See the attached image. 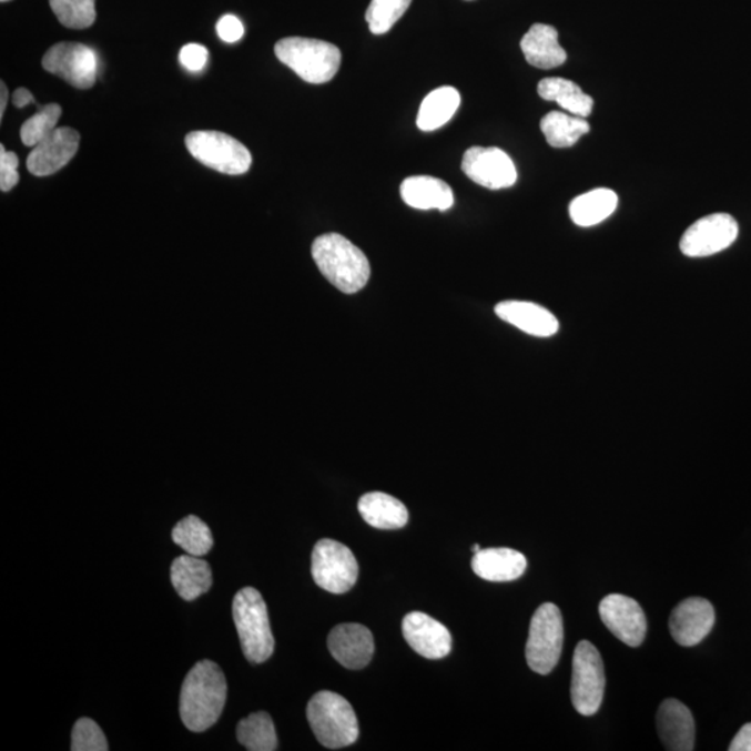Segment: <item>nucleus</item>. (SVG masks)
Here are the masks:
<instances>
[{"label": "nucleus", "mask_w": 751, "mask_h": 751, "mask_svg": "<svg viewBox=\"0 0 751 751\" xmlns=\"http://www.w3.org/2000/svg\"><path fill=\"white\" fill-rule=\"evenodd\" d=\"M312 578L323 590L333 595L347 593L358 579V561L343 542L323 539L312 551Z\"/></svg>", "instance_id": "obj_9"}, {"label": "nucleus", "mask_w": 751, "mask_h": 751, "mask_svg": "<svg viewBox=\"0 0 751 751\" xmlns=\"http://www.w3.org/2000/svg\"><path fill=\"white\" fill-rule=\"evenodd\" d=\"M62 113V106L58 105V103H49V105L40 108V111L34 116L21 125L20 139L23 141V144L32 148L40 144L52 131L57 130Z\"/></svg>", "instance_id": "obj_33"}, {"label": "nucleus", "mask_w": 751, "mask_h": 751, "mask_svg": "<svg viewBox=\"0 0 751 751\" xmlns=\"http://www.w3.org/2000/svg\"><path fill=\"white\" fill-rule=\"evenodd\" d=\"M233 619L245 659L251 664H262L271 659L274 651V638L266 602L260 591L254 588H244L235 595Z\"/></svg>", "instance_id": "obj_3"}, {"label": "nucleus", "mask_w": 751, "mask_h": 751, "mask_svg": "<svg viewBox=\"0 0 751 751\" xmlns=\"http://www.w3.org/2000/svg\"><path fill=\"white\" fill-rule=\"evenodd\" d=\"M8 100H9L8 87L2 81L0 82V120L3 119L4 112H7Z\"/></svg>", "instance_id": "obj_40"}, {"label": "nucleus", "mask_w": 751, "mask_h": 751, "mask_svg": "<svg viewBox=\"0 0 751 751\" xmlns=\"http://www.w3.org/2000/svg\"><path fill=\"white\" fill-rule=\"evenodd\" d=\"M403 635L407 643L425 659H444L453 649L449 630L425 612L414 611L405 616Z\"/></svg>", "instance_id": "obj_15"}, {"label": "nucleus", "mask_w": 751, "mask_h": 751, "mask_svg": "<svg viewBox=\"0 0 751 751\" xmlns=\"http://www.w3.org/2000/svg\"><path fill=\"white\" fill-rule=\"evenodd\" d=\"M402 199L410 207L420 211L446 212L454 205V193L446 181L430 175H414L403 181Z\"/></svg>", "instance_id": "obj_21"}, {"label": "nucleus", "mask_w": 751, "mask_h": 751, "mask_svg": "<svg viewBox=\"0 0 751 751\" xmlns=\"http://www.w3.org/2000/svg\"><path fill=\"white\" fill-rule=\"evenodd\" d=\"M657 729L667 750L692 751L694 749L693 716L681 701L676 699L662 701L657 712Z\"/></svg>", "instance_id": "obj_18"}, {"label": "nucleus", "mask_w": 751, "mask_h": 751, "mask_svg": "<svg viewBox=\"0 0 751 751\" xmlns=\"http://www.w3.org/2000/svg\"><path fill=\"white\" fill-rule=\"evenodd\" d=\"M714 622L716 612L711 602L700 597H692L673 608L670 630L678 645L692 647L707 638Z\"/></svg>", "instance_id": "obj_17"}, {"label": "nucleus", "mask_w": 751, "mask_h": 751, "mask_svg": "<svg viewBox=\"0 0 751 751\" xmlns=\"http://www.w3.org/2000/svg\"><path fill=\"white\" fill-rule=\"evenodd\" d=\"M564 646V619L552 602L537 608L530 621L526 661L531 671L548 676L557 667Z\"/></svg>", "instance_id": "obj_6"}, {"label": "nucleus", "mask_w": 751, "mask_h": 751, "mask_svg": "<svg viewBox=\"0 0 751 751\" xmlns=\"http://www.w3.org/2000/svg\"><path fill=\"white\" fill-rule=\"evenodd\" d=\"M312 257L323 276L344 294L358 293L369 282V261L343 235L331 233L317 237L312 244Z\"/></svg>", "instance_id": "obj_2"}, {"label": "nucleus", "mask_w": 751, "mask_h": 751, "mask_svg": "<svg viewBox=\"0 0 751 751\" xmlns=\"http://www.w3.org/2000/svg\"><path fill=\"white\" fill-rule=\"evenodd\" d=\"M42 68L77 90H90L97 82L98 57L84 43L60 42L45 53Z\"/></svg>", "instance_id": "obj_10"}, {"label": "nucleus", "mask_w": 751, "mask_h": 751, "mask_svg": "<svg viewBox=\"0 0 751 751\" xmlns=\"http://www.w3.org/2000/svg\"><path fill=\"white\" fill-rule=\"evenodd\" d=\"M185 145L196 161L219 173L240 175L252 166L248 148L221 131H193L185 136Z\"/></svg>", "instance_id": "obj_7"}, {"label": "nucleus", "mask_w": 751, "mask_h": 751, "mask_svg": "<svg viewBox=\"0 0 751 751\" xmlns=\"http://www.w3.org/2000/svg\"><path fill=\"white\" fill-rule=\"evenodd\" d=\"M207 58H210V52H207L205 47L200 45V43H189L180 52L181 64L186 70L194 71V73L205 69Z\"/></svg>", "instance_id": "obj_36"}, {"label": "nucleus", "mask_w": 751, "mask_h": 751, "mask_svg": "<svg viewBox=\"0 0 751 751\" xmlns=\"http://www.w3.org/2000/svg\"><path fill=\"white\" fill-rule=\"evenodd\" d=\"M327 646L334 660L348 670H362L375 654L373 635L361 623L337 625L328 635Z\"/></svg>", "instance_id": "obj_16"}, {"label": "nucleus", "mask_w": 751, "mask_h": 751, "mask_svg": "<svg viewBox=\"0 0 751 751\" xmlns=\"http://www.w3.org/2000/svg\"><path fill=\"white\" fill-rule=\"evenodd\" d=\"M739 234L738 222L727 213L700 219L684 232L681 251L689 257H706L729 248Z\"/></svg>", "instance_id": "obj_11"}, {"label": "nucleus", "mask_w": 751, "mask_h": 751, "mask_svg": "<svg viewBox=\"0 0 751 751\" xmlns=\"http://www.w3.org/2000/svg\"><path fill=\"white\" fill-rule=\"evenodd\" d=\"M540 129L552 148H571L589 133L590 125L583 118L551 112L541 119Z\"/></svg>", "instance_id": "obj_28"}, {"label": "nucleus", "mask_w": 751, "mask_h": 751, "mask_svg": "<svg viewBox=\"0 0 751 751\" xmlns=\"http://www.w3.org/2000/svg\"><path fill=\"white\" fill-rule=\"evenodd\" d=\"M413 0H372L366 10V21L372 34L383 35L407 12Z\"/></svg>", "instance_id": "obj_32"}, {"label": "nucleus", "mask_w": 751, "mask_h": 751, "mask_svg": "<svg viewBox=\"0 0 751 751\" xmlns=\"http://www.w3.org/2000/svg\"><path fill=\"white\" fill-rule=\"evenodd\" d=\"M13 103L16 108H24L30 105V103H35V100L27 88H19L13 93Z\"/></svg>", "instance_id": "obj_39"}, {"label": "nucleus", "mask_w": 751, "mask_h": 751, "mask_svg": "<svg viewBox=\"0 0 751 751\" xmlns=\"http://www.w3.org/2000/svg\"><path fill=\"white\" fill-rule=\"evenodd\" d=\"M480 550H481V548H480L479 545H475V546L473 547V551H474L475 554H476V552H479Z\"/></svg>", "instance_id": "obj_41"}, {"label": "nucleus", "mask_w": 751, "mask_h": 751, "mask_svg": "<svg viewBox=\"0 0 751 751\" xmlns=\"http://www.w3.org/2000/svg\"><path fill=\"white\" fill-rule=\"evenodd\" d=\"M528 561L522 552L512 548H486L475 554L473 569L489 582H511L522 577Z\"/></svg>", "instance_id": "obj_20"}, {"label": "nucleus", "mask_w": 751, "mask_h": 751, "mask_svg": "<svg viewBox=\"0 0 751 751\" xmlns=\"http://www.w3.org/2000/svg\"><path fill=\"white\" fill-rule=\"evenodd\" d=\"M463 170L474 183L489 190L509 189L518 180L512 159L498 148H469L463 159Z\"/></svg>", "instance_id": "obj_12"}, {"label": "nucleus", "mask_w": 751, "mask_h": 751, "mask_svg": "<svg viewBox=\"0 0 751 751\" xmlns=\"http://www.w3.org/2000/svg\"><path fill=\"white\" fill-rule=\"evenodd\" d=\"M237 739L250 751L277 750L276 728L265 711L254 712L237 725Z\"/></svg>", "instance_id": "obj_29"}, {"label": "nucleus", "mask_w": 751, "mask_h": 751, "mask_svg": "<svg viewBox=\"0 0 751 751\" xmlns=\"http://www.w3.org/2000/svg\"><path fill=\"white\" fill-rule=\"evenodd\" d=\"M49 4L65 29L84 30L95 23V0H49Z\"/></svg>", "instance_id": "obj_31"}, {"label": "nucleus", "mask_w": 751, "mask_h": 751, "mask_svg": "<svg viewBox=\"0 0 751 751\" xmlns=\"http://www.w3.org/2000/svg\"><path fill=\"white\" fill-rule=\"evenodd\" d=\"M729 751H751V722L740 729L729 745Z\"/></svg>", "instance_id": "obj_38"}, {"label": "nucleus", "mask_w": 751, "mask_h": 751, "mask_svg": "<svg viewBox=\"0 0 751 751\" xmlns=\"http://www.w3.org/2000/svg\"><path fill=\"white\" fill-rule=\"evenodd\" d=\"M277 59L309 84H325L342 65V51L333 43L312 38H283L274 47Z\"/></svg>", "instance_id": "obj_4"}, {"label": "nucleus", "mask_w": 751, "mask_h": 751, "mask_svg": "<svg viewBox=\"0 0 751 751\" xmlns=\"http://www.w3.org/2000/svg\"><path fill=\"white\" fill-rule=\"evenodd\" d=\"M217 34L221 40L229 43H234L241 40L244 35V26L241 20L233 14L223 16L216 26Z\"/></svg>", "instance_id": "obj_37"}, {"label": "nucleus", "mask_w": 751, "mask_h": 751, "mask_svg": "<svg viewBox=\"0 0 751 751\" xmlns=\"http://www.w3.org/2000/svg\"><path fill=\"white\" fill-rule=\"evenodd\" d=\"M170 572L175 591L185 601H194L205 595L213 582L210 564L191 554L175 558Z\"/></svg>", "instance_id": "obj_23"}, {"label": "nucleus", "mask_w": 751, "mask_h": 751, "mask_svg": "<svg viewBox=\"0 0 751 751\" xmlns=\"http://www.w3.org/2000/svg\"><path fill=\"white\" fill-rule=\"evenodd\" d=\"M460 105V95L454 87H442L422 102L416 124L422 131H435L453 119Z\"/></svg>", "instance_id": "obj_27"}, {"label": "nucleus", "mask_w": 751, "mask_h": 751, "mask_svg": "<svg viewBox=\"0 0 751 751\" xmlns=\"http://www.w3.org/2000/svg\"><path fill=\"white\" fill-rule=\"evenodd\" d=\"M537 91H539L542 100L557 102L559 106L566 109L574 116L585 119L590 116L591 111H593V98L585 93L582 88L572 81L550 77V79L539 82Z\"/></svg>", "instance_id": "obj_25"}, {"label": "nucleus", "mask_w": 751, "mask_h": 751, "mask_svg": "<svg viewBox=\"0 0 751 751\" xmlns=\"http://www.w3.org/2000/svg\"><path fill=\"white\" fill-rule=\"evenodd\" d=\"M526 60L537 69H556L566 63L567 52L558 42V32L547 24H534L520 41Z\"/></svg>", "instance_id": "obj_22"}, {"label": "nucleus", "mask_w": 751, "mask_h": 751, "mask_svg": "<svg viewBox=\"0 0 751 751\" xmlns=\"http://www.w3.org/2000/svg\"><path fill=\"white\" fill-rule=\"evenodd\" d=\"M227 700V682L216 662L202 660L191 668L180 694V717L193 732L215 725Z\"/></svg>", "instance_id": "obj_1"}, {"label": "nucleus", "mask_w": 751, "mask_h": 751, "mask_svg": "<svg viewBox=\"0 0 751 751\" xmlns=\"http://www.w3.org/2000/svg\"><path fill=\"white\" fill-rule=\"evenodd\" d=\"M71 750L73 751H108L105 733L95 721L90 718H80L75 722L71 734Z\"/></svg>", "instance_id": "obj_34"}, {"label": "nucleus", "mask_w": 751, "mask_h": 751, "mask_svg": "<svg viewBox=\"0 0 751 751\" xmlns=\"http://www.w3.org/2000/svg\"><path fill=\"white\" fill-rule=\"evenodd\" d=\"M602 622L622 643L639 647L643 643L647 621L639 602L623 595H610L599 607Z\"/></svg>", "instance_id": "obj_13"}, {"label": "nucleus", "mask_w": 751, "mask_h": 751, "mask_svg": "<svg viewBox=\"0 0 751 751\" xmlns=\"http://www.w3.org/2000/svg\"><path fill=\"white\" fill-rule=\"evenodd\" d=\"M361 517L367 525L380 530H396L408 524L407 507L386 493H367L358 503Z\"/></svg>", "instance_id": "obj_24"}, {"label": "nucleus", "mask_w": 751, "mask_h": 751, "mask_svg": "<svg viewBox=\"0 0 751 751\" xmlns=\"http://www.w3.org/2000/svg\"><path fill=\"white\" fill-rule=\"evenodd\" d=\"M306 717L317 742L326 749L347 748L359 737L358 720L353 706L337 693L328 690L316 693L309 701Z\"/></svg>", "instance_id": "obj_5"}, {"label": "nucleus", "mask_w": 751, "mask_h": 751, "mask_svg": "<svg viewBox=\"0 0 751 751\" xmlns=\"http://www.w3.org/2000/svg\"><path fill=\"white\" fill-rule=\"evenodd\" d=\"M19 156L0 145V190L9 193L19 184Z\"/></svg>", "instance_id": "obj_35"}, {"label": "nucleus", "mask_w": 751, "mask_h": 751, "mask_svg": "<svg viewBox=\"0 0 751 751\" xmlns=\"http://www.w3.org/2000/svg\"><path fill=\"white\" fill-rule=\"evenodd\" d=\"M606 673L599 650L588 640L575 649L571 699L575 710L585 717L595 716L605 698Z\"/></svg>", "instance_id": "obj_8"}, {"label": "nucleus", "mask_w": 751, "mask_h": 751, "mask_svg": "<svg viewBox=\"0 0 751 751\" xmlns=\"http://www.w3.org/2000/svg\"><path fill=\"white\" fill-rule=\"evenodd\" d=\"M80 146V134L71 128H60L34 146L27 158V169L37 177L58 173L75 156Z\"/></svg>", "instance_id": "obj_14"}, {"label": "nucleus", "mask_w": 751, "mask_h": 751, "mask_svg": "<svg viewBox=\"0 0 751 751\" xmlns=\"http://www.w3.org/2000/svg\"><path fill=\"white\" fill-rule=\"evenodd\" d=\"M173 541L183 548L186 554L204 557L213 547V536L204 520L190 515L181 519L172 531Z\"/></svg>", "instance_id": "obj_30"}, {"label": "nucleus", "mask_w": 751, "mask_h": 751, "mask_svg": "<svg viewBox=\"0 0 751 751\" xmlns=\"http://www.w3.org/2000/svg\"><path fill=\"white\" fill-rule=\"evenodd\" d=\"M496 315L520 332L535 337H552L559 331V323L550 311L525 301H504L496 306Z\"/></svg>", "instance_id": "obj_19"}, {"label": "nucleus", "mask_w": 751, "mask_h": 751, "mask_svg": "<svg viewBox=\"0 0 751 751\" xmlns=\"http://www.w3.org/2000/svg\"><path fill=\"white\" fill-rule=\"evenodd\" d=\"M618 196L612 190L597 189L578 196L569 205V215L579 227H593L616 212Z\"/></svg>", "instance_id": "obj_26"}, {"label": "nucleus", "mask_w": 751, "mask_h": 751, "mask_svg": "<svg viewBox=\"0 0 751 751\" xmlns=\"http://www.w3.org/2000/svg\"><path fill=\"white\" fill-rule=\"evenodd\" d=\"M0 2L7 3L10 2V0H0Z\"/></svg>", "instance_id": "obj_42"}]
</instances>
